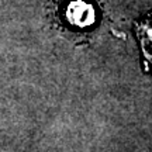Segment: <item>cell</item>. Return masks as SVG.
<instances>
[{
	"label": "cell",
	"mask_w": 152,
	"mask_h": 152,
	"mask_svg": "<svg viewBox=\"0 0 152 152\" xmlns=\"http://www.w3.org/2000/svg\"><path fill=\"white\" fill-rule=\"evenodd\" d=\"M66 17L76 27H87L94 21V9L89 3L76 0L68 6Z\"/></svg>",
	"instance_id": "cell-1"
}]
</instances>
